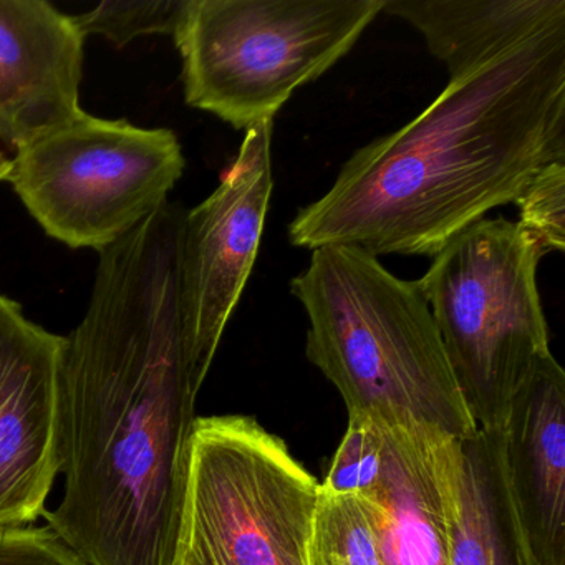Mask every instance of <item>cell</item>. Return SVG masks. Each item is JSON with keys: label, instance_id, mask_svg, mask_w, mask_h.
<instances>
[{"label": "cell", "instance_id": "cell-1", "mask_svg": "<svg viewBox=\"0 0 565 565\" xmlns=\"http://www.w3.org/2000/svg\"><path fill=\"white\" fill-rule=\"evenodd\" d=\"M183 217L163 204L98 253L65 337L64 494L44 518L88 565H178L201 390L181 313Z\"/></svg>", "mask_w": 565, "mask_h": 565}, {"label": "cell", "instance_id": "cell-2", "mask_svg": "<svg viewBox=\"0 0 565 565\" xmlns=\"http://www.w3.org/2000/svg\"><path fill=\"white\" fill-rule=\"evenodd\" d=\"M565 161V28L461 78L408 125L360 148L297 213L292 246L435 257Z\"/></svg>", "mask_w": 565, "mask_h": 565}, {"label": "cell", "instance_id": "cell-3", "mask_svg": "<svg viewBox=\"0 0 565 565\" xmlns=\"http://www.w3.org/2000/svg\"><path fill=\"white\" fill-rule=\"evenodd\" d=\"M290 292L309 317L307 359L339 390L349 416L455 439L478 429L416 280L356 247L322 246Z\"/></svg>", "mask_w": 565, "mask_h": 565}, {"label": "cell", "instance_id": "cell-4", "mask_svg": "<svg viewBox=\"0 0 565 565\" xmlns=\"http://www.w3.org/2000/svg\"><path fill=\"white\" fill-rule=\"evenodd\" d=\"M383 9L385 0H186L173 34L184 100L236 130L274 121Z\"/></svg>", "mask_w": 565, "mask_h": 565}, {"label": "cell", "instance_id": "cell-5", "mask_svg": "<svg viewBox=\"0 0 565 565\" xmlns=\"http://www.w3.org/2000/svg\"><path fill=\"white\" fill-rule=\"evenodd\" d=\"M542 256L518 223L484 217L416 280L476 428H504L512 399L552 353L537 287Z\"/></svg>", "mask_w": 565, "mask_h": 565}, {"label": "cell", "instance_id": "cell-6", "mask_svg": "<svg viewBox=\"0 0 565 565\" xmlns=\"http://www.w3.org/2000/svg\"><path fill=\"white\" fill-rule=\"evenodd\" d=\"M319 492L256 419L198 418L178 565H309Z\"/></svg>", "mask_w": 565, "mask_h": 565}, {"label": "cell", "instance_id": "cell-7", "mask_svg": "<svg viewBox=\"0 0 565 565\" xmlns=\"http://www.w3.org/2000/svg\"><path fill=\"white\" fill-rule=\"evenodd\" d=\"M8 181L72 249H107L168 203L186 160L174 131L87 111L15 151Z\"/></svg>", "mask_w": 565, "mask_h": 565}, {"label": "cell", "instance_id": "cell-8", "mask_svg": "<svg viewBox=\"0 0 565 565\" xmlns=\"http://www.w3.org/2000/svg\"><path fill=\"white\" fill-rule=\"evenodd\" d=\"M273 128L274 121H264L247 130L220 186L184 213L181 313L191 370L201 386L259 253L274 190Z\"/></svg>", "mask_w": 565, "mask_h": 565}, {"label": "cell", "instance_id": "cell-9", "mask_svg": "<svg viewBox=\"0 0 565 565\" xmlns=\"http://www.w3.org/2000/svg\"><path fill=\"white\" fill-rule=\"evenodd\" d=\"M64 349L0 294V527L44 515L61 475Z\"/></svg>", "mask_w": 565, "mask_h": 565}, {"label": "cell", "instance_id": "cell-10", "mask_svg": "<svg viewBox=\"0 0 565 565\" xmlns=\"http://www.w3.org/2000/svg\"><path fill=\"white\" fill-rule=\"evenodd\" d=\"M84 44L45 0H0V140L18 151L84 114Z\"/></svg>", "mask_w": 565, "mask_h": 565}, {"label": "cell", "instance_id": "cell-11", "mask_svg": "<svg viewBox=\"0 0 565 565\" xmlns=\"http://www.w3.org/2000/svg\"><path fill=\"white\" fill-rule=\"evenodd\" d=\"M502 429L505 475L535 565H565V372L552 353L512 399Z\"/></svg>", "mask_w": 565, "mask_h": 565}, {"label": "cell", "instance_id": "cell-12", "mask_svg": "<svg viewBox=\"0 0 565 565\" xmlns=\"http://www.w3.org/2000/svg\"><path fill=\"white\" fill-rule=\"evenodd\" d=\"M382 471L365 499L388 565H449V499L459 439L385 425Z\"/></svg>", "mask_w": 565, "mask_h": 565}, {"label": "cell", "instance_id": "cell-13", "mask_svg": "<svg viewBox=\"0 0 565 565\" xmlns=\"http://www.w3.org/2000/svg\"><path fill=\"white\" fill-rule=\"evenodd\" d=\"M383 12L422 32L449 81L565 28V0H385Z\"/></svg>", "mask_w": 565, "mask_h": 565}, {"label": "cell", "instance_id": "cell-14", "mask_svg": "<svg viewBox=\"0 0 565 565\" xmlns=\"http://www.w3.org/2000/svg\"><path fill=\"white\" fill-rule=\"evenodd\" d=\"M449 565H535L512 501L504 429L459 439L449 499Z\"/></svg>", "mask_w": 565, "mask_h": 565}, {"label": "cell", "instance_id": "cell-15", "mask_svg": "<svg viewBox=\"0 0 565 565\" xmlns=\"http://www.w3.org/2000/svg\"><path fill=\"white\" fill-rule=\"evenodd\" d=\"M309 565H388L375 512L365 499L320 489Z\"/></svg>", "mask_w": 565, "mask_h": 565}, {"label": "cell", "instance_id": "cell-16", "mask_svg": "<svg viewBox=\"0 0 565 565\" xmlns=\"http://www.w3.org/2000/svg\"><path fill=\"white\" fill-rule=\"evenodd\" d=\"M186 0H105L92 11L72 15L85 39L104 35L121 49L135 39L174 34Z\"/></svg>", "mask_w": 565, "mask_h": 565}, {"label": "cell", "instance_id": "cell-17", "mask_svg": "<svg viewBox=\"0 0 565 565\" xmlns=\"http://www.w3.org/2000/svg\"><path fill=\"white\" fill-rule=\"evenodd\" d=\"M383 449L382 422L366 415L349 416V428L320 489L329 494L366 498L379 481Z\"/></svg>", "mask_w": 565, "mask_h": 565}, {"label": "cell", "instance_id": "cell-18", "mask_svg": "<svg viewBox=\"0 0 565 565\" xmlns=\"http://www.w3.org/2000/svg\"><path fill=\"white\" fill-rule=\"evenodd\" d=\"M514 204L519 207V226L535 241L544 256L552 250L564 253L565 161L545 167Z\"/></svg>", "mask_w": 565, "mask_h": 565}, {"label": "cell", "instance_id": "cell-19", "mask_svg": "<svg viewBox=\"0 0 565 565\" xmlns=\"http://www.w3.org/2000/svg\"><path fill=\"white\" fill-rule=\"evenodd\" d=\"M0 565H88L54 529L0 527Z\"/></svg>", "mask_w": 565, "mask_h": 565}, {"label": "cell", "instance_id": "cell-20", "mask_svg": "<svg viewBox=\"0 0 565 565\" xmlns=\"http://www.w3.org/2000/svg\"><path fill=\"white\" fill-rule=\"evenodd\" d=\"M12 161L0 151V181H8L11 173Z\"/></svg>", "mask_w": 565, "mask_h": 565}]
</instances>
